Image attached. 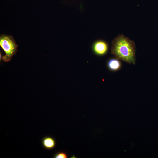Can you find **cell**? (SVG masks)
Wrapping results in <instances>:
<instances>
[{"label":"cell","mask_w":158,"mask_h":158,"mask_svg":"<svg viewBox=\"0 0 158 158\" xmlns=\"http://www.w3.org/2000/svg\"><path fill=\"white\" fill-rule=\"evenodd\" d=\"M111 53L119 60L129 64H135V43L123 35H119L112 41Z\"/></svg>","instance_id":"obj_1"},{"label":"cell","mask_w":158,"mask_h":158,"mask_svg":"<svg viewBox=\"0 0 158 158\" xmlns=\"http://www.w3.org/2000/svg\"><path fill=\"white\" fill-rule=\"evenodd\" d=\"M0 46L5 53V55L2 57L3 60L6 62L10 61L18 51V46L13 37L4 34L1 35Z\"/></svg>","instance_id":"obj_2"},{"label":"cell","mask_w":158,"mask_h":158,"mask_svg":"<svg viewBox=\"0 0 158 158\" xmlns=\"http://www.w3.org/2000/svg\"><path fill=\"white\" fill-rule=\"evenodd\" d=\"M108 48L107 44L101 41L96 42L94 46V49L95 53L100 55L105 54L107 51Z\"/></svg>","instance_id":"obj_3"},{"label":"cell","mask_w":158,"mask_h":158,"mask_svg":"<svg viewBox=\"0 0 158 158\" xmlns=\"http://www.w3.org/2000/svg\"><path fill=\"white\" fill-rule=\"evenodd\" d=\"M43 147L47 150H51L55 147L56 142L54 139L50 136H45L44 137L42 141Z\"/></svg>","instance_id":"obj_4"},{"label":"cell","mask_w":158,"mask_h":158,"mask_svg":"<svg viewBox=\"0 0 158 158\" xmlns=\"http://www.w3.org/2000/svg\"><path fill=\"white\" fill-rule=\"evenodd\" d=\"M108 67L111 70L116 71L120 69L121 66V62L117 59H112L108 62Z\"/></svg>","instance_id":"obj_5"},{"label":"cell","mask_w":158,"mask_h":158,"mask_svg":"<svg viewBox=\"0 0 158 158\" xmlns=\"http://www.w3.org/2000/svg\"><path fill=\"white\" fill-rule=\"evenodd\" d=\"M68 155L65 152L61 151L55 153L53 156V158H67Z\"/></svg>","instance_id":"obj_6"},{"label":"cell","mask_w":158,"mask_h":158,"mask_svg":"<svg viewBox=\"0 0 158 158\" xmlns=\"http://www.w3.org/2000/svg\"><path fill=\"white\" fill-rule=\"evenodd\" d=\"M1 53H0V61H1V56H2V55H1Z\"/></svg>","instance_id":"obj_7"}]
</instances>
